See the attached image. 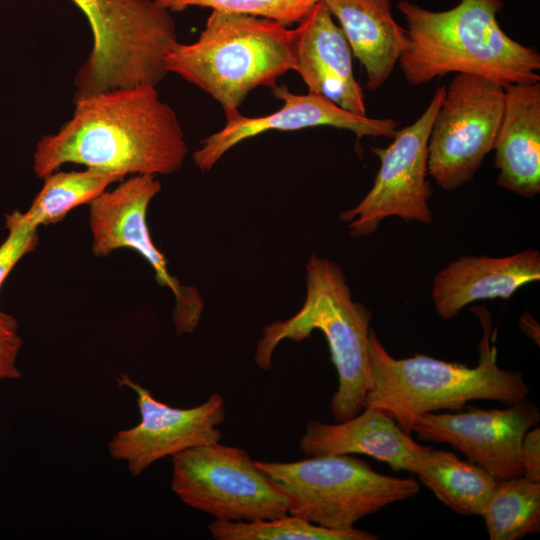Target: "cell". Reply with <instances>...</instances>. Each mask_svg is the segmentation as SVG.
Instances as JSON below:
<instances>
[{
  "label": "cell",
  "mask_w": 540,
  "mask_h": 540,
  "mask_svg": "<svg viewBox=\"0 0 540 540\" xmlns=\"http://www.w3.org/2000/svg\"><path fill=\"white\" fill-rule=\"evenodd\" d=\"M323 0H156L170 12L204 7L229 13L275 20L286 26L300 22Z\"/></svg>",
  "instance_id": "cell-24"
},
{
  "label": "cell",
  "mask_w": 540,
  "mask_h": 540,
  "mask_svg": "<svg viewBox=\"0 0 540 540\" xmlns=\"http://www.w3.org/2000/svg\"><path fill=\"white\" fill-rule=\"evenodd\" d=\"M337 19L353 56L366 73L365 88L376 91L391 76L408 36L393 18L391 0H323Z\"/></svg>",
  "instance_id": "cell-19"
},
{
  "label": "cell",
  "mask_w": 540,
  "mask_h": 540,
  "mask_svg": "<svg viewBox=\"0 0 540 540\" xmlns=\"http://www.w3.org/2000/svg\"><path fill=\"white\" fill-rule=\"evenodd\" d=\"M482 327L475 367L446 362L423 354L397 359L391 356L371 328L368 353L371 384L364 407L379 409L407 433L424 413L461 410L471 400H494L512 404L529 394L522 372L502 369L490 312L471 309Z\"/></svg>",
  "instance_id": "cell-3"
},
{
  "label": "cell",
  "mask_w": 540,
  "mask_h": 540,
  "mask_svg": "<svg viewBox=\"0 0 540 540\" xmlns=\"http://www.w3.org/2000/svg\"><path fill=\"white\" fill-rule=\"evenodd\" d=\"M85 15L92 48L75 75V95L138 85L168 74L167 51L178 42L171 12L156 0H71Z\"/></svg>",
  "instance_id": "cell-6"
},
{
  "label": "cell",
  "mask_w": 540,
  "mask_h": 540,
  "mask_svg": "<svg viewBox=\"0 0 540 540\" xmlns=\"http://www.w3.org/2000/svg\"><path fill=\"white\" fill-rule=\"evenodd\" d=\"M494 166L501 188L531 199L540 192V82L504 87Z\"/></svg>",
  "instance_id": "cell-18"
},
{
  "label": "cell",
  "mask_w": 540,
  "mask_h": 540,
  "mask_svg": "<svg viewBox=\"0 0 540 540\" xmlns=\"http://www.w3.org/2000/svg\"><path fill=\"white\" fill-rule=\"evenodd\" d=\"M412 474L439 501L462 515H480L497 481L482 467L431 446H424Z\"/></svg>",
  "instance_id": "cell-20"
},
{
  "label": "cell",
  "mask_w": 540,
  "mask_h": 540,
  "mask_svg": "<svg viewBox=\"0 0 540 540\" xmlns=\"http://www.w3.org/2000/svg\"><path fill=\"white\" fill-rule=\"evenodd\" d=\"M408 42L398 63L405 80L421 86L449 73L483 77L501 86L540 82V54L500 27L501 0H459L432 11L401 0Z\"/></svg>",
  "instance_id": "cell-2"
},
{
  "label": "cell",
  "mask_w": 540,
  "mask_h": 540,
  "mask_svg": "<svg viewBox=\"0 0 540 540\" xmlns=\"http://www.w3.org/2000/svg\"><path fill=\"white\" fill-rule=\"evenodd\" d=\"M4 217L8 235L0 245V288L16 264L39 243L37 228L23 219L22 212L13 211Z\"/></svg>",
  "instance_id": "cell-25"
},
{
  "label": "cell",
  "mask_w": 540,
  "mask_h": 540,
  "mask_svg": "<svg viewBox=\"0 0 540 540\" xmlns=\"http://www.w3.org/2000/svg\"><path fill=\"white\" fill-rule=\"evenodd\" d=\"M503 86L458 73L446 87L428 140V175L445 191L471 182L493 150L504 109Z\"/></svg>",
  "instance_id": "cell-9"
},
{
  "label": "cell",
  "mask_w": 540,
  "mask_h": 540,
  "mask_svg": "<svg viewBox=\"0 0 540 540\" xmlns=\"http://www.w3.org/2000/svg\"><path fill=\"white\" fill-rule=\"evenodd\" d=\"M506 409L468 407L466 411L431 412L412 425L418 439L445 443L485 469L495 480L523 476L521 444L540 421L538 407L526 398Z\"/></svg>",
  "instance_id": "cell-13"
},
{
  "label": "cell",
  "mask_w": 540,
  "mask_h": 540,
  "mask_svg": "<svg viewBox=\"0 0 540 540\" xmlns=\"http://www.w3.org/2000/svg\"><path fill=\"white\" fill-rule=\"evenodd\" d=\"M255 464L286 496L288 514L332 530L352 529L362 518L420 490L415 479L381 474L352 455Z\"/></svg>",
  "instance_id": "cell-7"
},
{
  "label": "cell",
  "mask_w": 540,
  "mask_h": 540,
  "mask_svg": "<svg viewBox=\"0 0 540 540\" xmlns=\"http://www.w3.org/2000/svg\"><path fill=\"white\" fill-rule=\"evenodd\" d=\"M23 340L15 317L0 311V382L21 378L17 358Z\"/></svg>",
  "instance_id": "cell-26"
},
{
  "label": "cell",
  "mask_w": 540,
  "mask_h": 540,
  "mask_svg": "<svg viewBox=\"0 0 540 540\" xmlns=\"http://www.w3.org/2000/svg\"><path fill=\"white\" fill-rule=\"evenodd\" d=\"M523 476L540 483V429L533 427L523 437L521 444Z\"/></svg>",
  "instance_id": "cell-27"
},
{
  "label": "cell",
  "mask_w": 540,
  "mask_h": 540,
  "mask_svg": "<svg viewBox=\"0 0 540 540\" xmlns=\"http://www.w3.org/2000/svg\"><path fill=\"white\" fill-rule=\"evenodd\" d=\"M73 103L71 118L36 144L37 177L68 163L123 177L169 175L182 167L188 153L184 132L156 86L75 95Z\"/></svg>",
  "instance_id": "cell-1"
},
{
  "label": "cell",
  "mask_w": 540,
  "mask_h": 540,
  "mask_svg": "<svg viewBox=\"0 0 540 540\" xmlns=\"http://www.w3.org/2000/svg\"><path fill=\"white\" fill-rule=\"evenodd\" d=\"M119 386L136 394L140 421L116 432L107 444L109 455L126 463L131 476L141 475L155 462L191 447L220 441V426L226 417L219 393L191 408H177L160 402L151 391L128 375L117 378Z\"/></svg>",
  "instance_id": "cell-12"
},
{
  "label": "cell",
  "mask_w": 540,
  "mask_h": 540,
  "mask_svg": "<svg viewBox=\"0 0 540 540\" xmlns=\"http://www.w3.org/2000/svg\"><path fill=\"white\" fill-rule=\"evenodd\" d=\"M540 280V252L525 249L505 257L461 256L434 277L431 298L443 320L485 299H508L519 288Z\"/></svg>",
  "instance_id": "cell-16"
},
{
  "label": "cell",
  "mask_w": 540,
  "mask_h": 540,
  "mask_svg": "<svg viewBox=\"0 0 540 540\" xmlns=\"http://www.w3.org/2000/svg\"><path fill=\"white\" fill-rule=\"evenodd\" d=\"M299 448L307 457L361 454L413 473L424 448L383 411L364 407L357 415L334 424L308 421Z\"/></svg>",
  "instance_id": "cell-17"
},
{
  "label": "cell",
  "mask_w": 540,
  "mask_h": 540,
  "mask_svg": "<svg viewBox=\"0 0 540 540\" xmlns=\"http://www.w3.org/2000/svg\"><path fill=\"white\" fill-rule=\"evenodd\" d=\"M283 102L281 108L260 117H246L241 113L227 119L226 125L201 142L193 153L198 169L208 172L234 146L272 130L297 131L305 128L330 126L350 130L358 138L365 136L393 138L398 123L392 118H371L347 111L327 98L307 93H292L284 84L272 89Z\"/></svg>",
  "instance_id": "cell-14"
},
{
  "label": "cell",
  "mask_w": 540,
  "mask_h": 540,
  "mask_svg": "<svg viewBox=\"0 0 540 540\" xmlns=\"http://www.w3.org/2000/svg\"><path fill=\"white\" fill-rule=\"evenodd\" d=\"M171 489L186 505L216 521H253L288 514L286 496L249 453L219 441L171 457Z\"/></svg>",
  "instance_id": "cell-8"
},
{
  "label": "cell",
  "mask_w": 540,
  "mask_h": 540,
  "mask_svg": "<svg viewBox=\"0 0 540 540\" xmlns=\"http://www.w3.org/2000/svg\"><path fill=\"white\" fill-rule=\"evenodd\" d=\"M294 33L295 71L309 93L341 108L366 115L363 89L353 72L349 43L323 1L297 23Z\"/></svg>",
  "instance_id": "cell-15"
},
{
  "label": "cell",
  "mask_w": 540,
  "mask_h": 540,
  "mask_svg": "<svg viewBox=\"0 0 540 540\" xmlns=\"http://www.w3.org/2000/svg\"><path fill=\"white\" fill-rule=\"evenodd\" d=\"M372 313L353 300L341 267L312 254L306 264V298L299 311L262 330L254 361L262 370L272 367V356L285 339L299 342L320 331L326 338L338 375L331 399L335 422L360 413L371 384L368 353Z\"/></svg>",
  "instance_id": "cell-5"
},
{
  "label": "cell",
  "mask_w": 540,
  "mask_h": 540,
  "mask_svg": "<svg viewBox=\"0 0 540 540\" xmlns=\"http://www.w3.org/2000/svg\"><path fill=\"white\" fill-rule=\"evenodd\" d=\"M165 68L216 100L226 120L258 87L273 88L295 71L294 33L275 20L212 10L193 43L176 42Z\"/></svg>",
  "instance_id": "cell-4"
},
{
  "label": "cell",
  "mask_w": 540,
  "mask_h": 540,
  "mask_svg": "<svg viewBox=\"0 0 540 540\" xmlns=\"http://www.w3.org/2000/svg\"><path fill=\"white\" fill-rule=\"evenodd\" d=\"M216 540H375L376 534L352 528L332 530L286 514L253 521H216L207 526Z\"/></svg>",
  "instance_id": "cell-23"
},
{
  "label": "cell",
  "mask_w": 540,
  "mask_h": 540,
  "mask_svg": "<svg viewBox=\"0 0 540 540\" xmlns=\"http://www.w3.org/2000/svg\"><path fill=\"white\" fill-rule=\"evenodd\" d=\"M125 177L86 168L82 171H55L45 178L23 219L32 227L60 222L68 212L83 204H90L107 188Z\"/></svg>",
  "instance_id": "cell-21"
},
{
  "label": "cell",
  "mask_w": 540,
  "mask_h": 540,
  "mask_svg": "<svg viewBox=\"0 0 540 540\" xmlns=\"http://www.w3.org/2000/svg\"><path fill=\"white\" fill-rule=\"evenodd\" d=\"M520 327L523 330V332L530 337L534 342L539 345V325L536 322V320L529 314L524 313L522 317L520 318Z\"/></svg>",
  "instance_id": "cell-28"
},
{
  "label": "cell",
  "mask_w": 540,
  "mask_h": 540,
  "mask_svg": "<svg viewBox=\"0 0 540 540\" xmlns=\"http://www.w3.org/2000/svg\"><path fill=\"white\" fill-rule=\"evenodd\" d=\"M480 515L491 540L539 533L540 483L524 476L496 481Z\"/></svg>",
  "instance_id": "cell-22"
},
{
  "label": "cell",
  "mask_w": 540,
  "mask_h": 540,
  "mask_svg": "<svg viewBox=\"0 0 540 540\" xmlns=\"http://www.w3.org/2000/svg\"><path fill=\"white\" fill-rule=\"evenodd\" d=\"M154 175H133L106 190L89 205L92 253L106 257L120 248L140 254L152 267L157 283L171 290L175 297L172 320L178 335L192 333L204 309L199 291L186 286L170 274L167 260L152 241L147 224V210L161 191Z\"/></svg>",
  "instance_id": "cell-11"
},
{
  "label": "cell",
  "mask_w": 540,
  "mask_h": 540,
  "mask_svg": "<svg viewBox=\"0 0 540 540\" xmlns=\"http://www.w3.org/2000/svg\"><path fill=\"white\" fill-rule=\"evenodd\" d=\"M446 86H439L421 116L398 129L386 148L371 147L380 167L374 183L353 208L340 213L354 238L375 233L389 217L405 222L431 224L429 199L433 193L428 175V140L435 115L445 96Z\"/></svg>",
  "instance_id": "cell-10"
}]
</instances>
